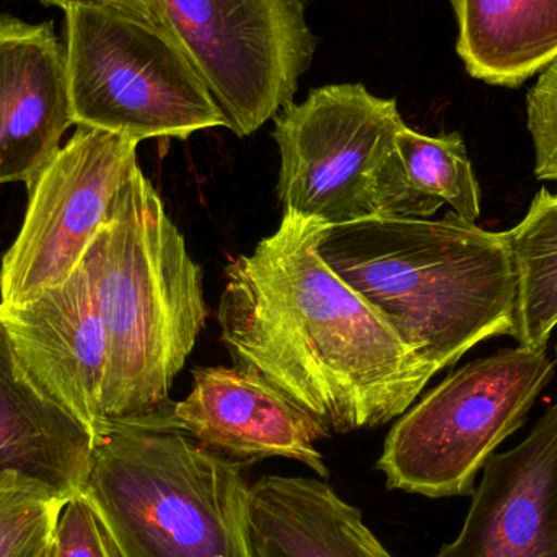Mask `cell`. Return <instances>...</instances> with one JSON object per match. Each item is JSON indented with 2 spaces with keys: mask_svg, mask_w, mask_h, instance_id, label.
<instances>
[{
  "mask_svg": "<svg viewBox=\"0 0 557 557\" xmlns=\"http://www.w3.org/2000/svg\"><path fill=\"white\" fill-rule=\"evenodd\" d=\"M405 126L395 98L362 84L324 85L285 104L274 117L284 214L323 227L434 215L444 202L416 193L403 170L396 139Z\"/></svg>",
  "mask_w": 557,
  "mask_h": 557,
  "instance_id": "cell-5",
  "label": "cell"
},
{
  "mask_svg": "<svg viewBox=\"0 0 557 557\" xmlns=\"http://www.w3.org/2000/svg\"><path fill=\"white\" fill-rule=\"evenodd\" d=\"M313 219L282 215L253 253L231 261L222 343L331 434L405 414L435 375L318 255Z\"/></svg>",
  "mask_w": 557,
  "mask_h": 557,
  "instance_id": "cell-1",
  "label": "cell"
},
{
  "mask_svg": "<svg viewBox=\"0 0 557 557\" xmlns=\"http://www.w3.org/2000/svg\"><path fill=\"white\" fill-rule=\"evenodd\" d=\"M317 251L435 373L512 336L517 277L507 232L450 212L321 227Z\"/></svg>",
  "mask_w": 557,
  "mask_h": 557,
  "instance_id": "cell-2",
  "label": "cell"
},
{
  "mask_svg": "<svg viewBox=\"0 0 557 557\" xmlns=\"http://www.w3.org/2000/svg\"><path fill=\"white\" fill-rule=\"evenodd\" d=\"M527 126L535 149V175L557 182V61L540 75L527 97Z\"/></svg>",
  "mask_w": 557,
  "mask_h": 557,
  "instance_id": "cell-21",
  "label": "cell"
},
{
  "mask_svg": "<svg viewBox=\"0 0 557 557\" xmlns=\"http://www.w3.org/2000/svg\"><path fill=\"white\" fill-rule=\"evenodd\" d=\"M507 237L517 277L512 337L519 346L546 349L557 327V193L540 189Z\"/></svg>",
  "mask_w": 557,
  "mask_h": 557,
  "instance_id": "cell-17",
  "label": "cell"
},
{
  "mask_svg": "<svg viewBox=\"0 0 557 557\" xmlns=\"http://www.w3.org/2000/svg\"><path fill=\"white\" fill-rule=\"evenodd\" d=\"M0 320L33 382L100 437L108 344L87 260L36 300L0 305Z\"/></svg>",
  "mask_w": 557,
  "mask_h": 557,
  "instance_id": "cell-10",
  "label": "cell"
},
{
  "mask_svg": "<svg viewBox=\"0 0 557 557\" xmlns=\"http://www.w3.org/2000/svg\"><path fill=\"white\" fill-rule=\"evenodd\" d=\"M65 48L52 22L0 15V185L41 175L74 126Z\"/></svg>",
  "mask_w": 557,
  "mask_h": 557,
  "instance_id": "cell-13",
  "label": "cell"
},
{
  "mask_svg": "<svg viewBox=\"0 0 557 557\" xmlns=\"http://www.w3.org/2000/svg\"><path fill=\"white\" fill-rule=\"evenodd\" d=\"M85 260L107 333L103 434L114 425L173 428L170 389L208 307L201 268L139 163L117 189Z\"/></svg>",
  "mask_w": 557,
  "mask_h": 557,
  "instance_id": "cell-3",
  "label": "cell"
},
{
  "mask_svg": "<svg viewBox=\"0 0 557 557\" xmlns=\"http://www.w3.org/2000/svg\"><path fill=\"white\" fill-rule=\"evenodd\" d=\"M95 442L81 419L33 382L0 320V474H20L65 503L85 493Z\"/></svg>",
  "mask_w": 557,
  "mask_h": 557,
  "instance_id": "cell-14",
  "label": "cell"
},
{
  "mask_svg": "<svg viewBox=\"0 0 557 557\" xmlns=\"http://www.w3.org/2000/svg\"><path fill=\"white\" fill-rule=\"evenodd\" d=\"M39 2L58 5L62 10L77 5L116 7V9L133 10V12L146 13L162 20L157 0H39Z\"/></svg>",
  "mask_w": 557,
  "mask_h": 557,
  "instance_id": "cell-22",
  "label": "cell"
},
{
  "mask_svg": "<svg viewBox=\"0 0 557 557\" xmlns=\"http://www.w3.org/2000/svg\"><path fill=\"white\" fill-rule=\"evenodd\" d=\"M51 543L52 557H124L85 493L65 500Z\"/></svg>",
  "mask_w": 557,
  "mask_h": 557,
  "instance_id": "cell-20",
  "label": "cell"
},
{
  "mask_svg": "<svg viewBox=\"0 0 557 557\" xmlns=\"http://www.w3.org/2000/svg\"><path fill=\"white\" fill-rule=\"evenodd\" d=\"M434 557H557V401L487 460L460 533Z\"/></svg>",
  "mask_w": 557,
  "mask_h": 557,
  "instance_id": "cell-12",
  "label": "cell"
},
{
  "mask_svg": "<svg viewBox=\"0 0 557 557\" xmlns=\"http://www.w3.org/2000/svg\"><path fill=\"white\" fill-rule=\"evenodd\" d=\"M548 349L517 346L450 373L393 425L376 468L388 490L471 496L496 448L519 431L555 376Z\"/></svg>",
  "mask_w": 557,
  "mask_h": 557,
  "instance_id": "cell-7",
  "label": "cell"
},
{
  "mask_svg": "<svg viewBox=\"0 0 557 557\" xmlns=\"http://www.w3.org/2000/svg\"><path fill=\"white\" fill-rule=\"evenodd\" d=\"M64 500L20 474H0V557H35L51 540Z\"/></svg>",
  "mask_w": 557,
  "mask_h": 557,
  "instance_id": "cell-19",
  "label": "cell"
},
{
  "mask_svg": "<svg viewBox=\"0 0 557 557\" xmlns=\"http://www.w3.org/2000/svg\"><path fill=\"white\" fill-rule=\"evenodd\" d=\"M137 146L120 134L77 126L26 188L28 209L0 268V305L29 304L74 274L137 165Z\"/></svg>",
  "mask_w": 557,
  "mask_h": 557,
  "instance_id": "cell-9",
  "label": "cell"
},
{
  "mask_svg": "<svg viewBox=\"0 0 557 557\" xmlns=\"http://www.w3.org/2000/svg\"><path fill=\"white\" fill-rule=\"evenodd\" d=\"M248 467L180 429L114 425L95 442L85 494L124 557H255Z\"/></svg>",
  "mask_w": 557,
  "mask_h": 557,
  "instance_id": "cell-4",
  "label": "cell"
},
{
  "mask_svg": "<svg viewBox=\"0 0 557 557\" xmlns=\"http://www.w3.org/2000/svg\"><path fill=\"white\" fill-rule=\"evenodd\" d=\"M468 74L516 88L557 61V0H451Z\"/></svg>",
  "mask_w": 557,
  "mask_h": 557,
  "instance_id": "cell-16",
  "label": "cell"
},
{
  "mask_svg": "<svg viewBox=\"0 0 557 557\" xmlns=\"http://www.w3.org/2000/svg\"><path fill=\"white\" fill-rule=\"evenodd\" d=\"M172 425L206 450L238 463L287 458L327 480L314 444L331 432L257 373L231 367H198L193 389L175 403Z\"/></svg>",
  "mask_w": 557,
  "mask_h": 557,
  "instance_id": "cell-11",
  "label": "cell"
},
{
  "mask_svg": "<svg viewBox=\"0 0 557 557\" xmlns=\"http://www.w3.org/2000/svg\"><path fill=\"white\" fill-rule=\"evenodd\" d=\"M35 557H52V543L51 540H49L48 543H46L45 546H42L41 549H39L38 555Z\"/></svg>",
  "mask_w": 557,
  "mask_h": 557,
  "instance_id": "cell-23",
  "label": "cell"
},
{
  "mask_svg": "<svg viewBox=\"0 0 557 557\" xmlns=\"http://www.w3.org/2000/svg\"><path fill=\"white\" fill-rule=\"evenodd\" d=\"M556 356H557V347H556Z\"/></svg>",
  "mask_w": 557,
  "mask_h": 557,
  "instance_id": "cell-24",
  "label": "cell"
},
{
  "mask_svg": "<svg viewBox=\"0 0 557 557\" xmlns=\"http://www.w3.org/2000/svg\"><path fill=\"white\" fill-rule=\"evenodd\" d=\"M65 67L75 126L147 139L186 140L227 127L172 29L116 7L65 9Z\"/></svg>",
  "mask_w": 557,
  "mask_h": 557,
  "instance_id": "cell-6",
  "label": "cell"
},
{
  "mask_svg": "<svg viewBox=\"0 0 557 557\" xmlns=\"http://www.w3.org/2000/svg\"><path fill=\"white\" fill-rule=\"evenodd\" d=\"M396 146L408 185L416 193L438 199L465 221L476 224L481 215L480 183L460 134L425 136L405 126Z\"/></svg>",
  "mask_w": 557,
  "mask_h": 557,
  "instance_id": "cell-18",
  "label": "cell"
},
{
  "mask_svg": "<svg viewBox=\"0 0 557 557\" xmlns=\"http://www.w3.org/2000/svg\"><path fill=\"white\" fill-rule=\"evenodd\" d=\"M238 137L257 133L290 103L318 41L304 0H157Z\"/></svg>",
  "mask_w": 557,
  "mask_h": 557,
  "instance_id": "cell-8",
  "label": "cell"
},
{
  "mask_svg": "<svg viewBox=\"0 0 557 557\" xmlns=\"http://www.w3.org/2000/svg\"><path fill=\"white\" fill-rule=\"evenodd\" d=\"M248 533L255 557H393L362 512L318 478L268 474L251 484Z\"/></svg>",
  "mask_w": 557,
  "mask_h": 557,
  "instance_id": "cell-15",
  "label": "cell"
}]
</instances>
